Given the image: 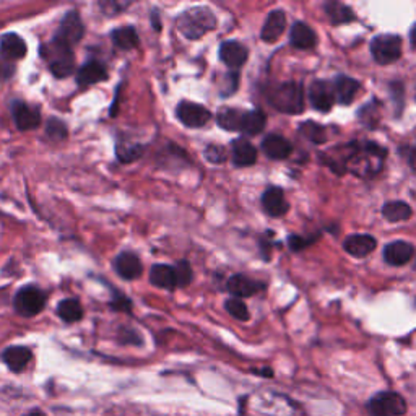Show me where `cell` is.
<instances>
[{"mask_svg": "<svg viewBox=\"0 0 416 416\" xmlns=\"http://www.w3.org/2000/svg\"><path fill=\"white\" fill-rule=\"evenodd\" d=\"M288 243H290V248L293 250H302L312 243V239H304V238H301V236H290Z\"/></svg>", "mask_w": 416, "mask_h": 416, "instance_id": "cell-40", "label": "cell"}, {"mask_svg": "<svg viewBox=\"0 0 416 416\" xmlns=\"http://www.w3.org/2000/svg\"><path fill=\"white\" fill-rule=\"evenodd\" d=\"M111 39L119 49H133L138 46V34L135 29L132 27H124V28H117L111 33Z\"/></svg>", "mask_w": 416, "mask_h": 416, "instance_id": "cell-30", "label": "cell"}, {"mask_svg": "<svg viewBox=\"0 0 416 416\" xmlns=\"http://www.w3.org/2000/svg\"><path fill=\"white\" fill-rule=\"evenodd\" d=\"M410 38H412V48L416 49V25H415L413 29H412V36H410Z\"/></svg>", "mask_w": 416, "mask_h": 416, "instance_id": "cell-42", "label": "cell"}, {"mask_svg": "<svg viewBox=\"0 0 416 416\" xmlns=\"http://www.w3.org/2000/svg\"><path fill=\"white\" fill-rule=\"evenodd\" d=\"M226 311L229 312V316H233L234 319L238 321H249V309L248 306H246V302L243 300H238V297H233V300H228L226 301Z\"/></svg>", "mask_w": 416, "mask_h": 416, "instance_id": "cell-35", "label": "cell"}, {"mask_svg": "<svg viewBox=\"0 0 416 416\" xmlns=\"http://www.w3.org/2000/svg\"><path fill=\"white\" fill-rule=\"evenodd\" d=\"M259 374H262V376H267V377H271V376H274V373H271V369H262V371H260Z\"/></svg>", "mask_w": 416, "mask_h": 416, "instance_id": "cell-43", "label": "cell"}, {"mask_svg": "<svg viewBox=\"0 0 416 416\" xmlns=\"http://www.w3.org/2000/svg\"><path fill=\"white\" fill-rule=\"evenodd\" d=\"M264 288L259 281H254L253 279H249V276L246 275H233L231 279L228 280V291L233 295L234 297H249L255 295L257 291Z\"/></svg>", "mask_w": 416, "mask_h": 416, "instance_id": "cell-20", "label": "cell"}, {"mask_svg": "<svg viewBox=\"0 0 416 416\" xmlns=\"http://www.w3.org/2000/svg\"><path fill=\"white\" fill-rule=\"evenodd\" d=\"M300 132L307 138V140L312 142V143H317V145H321V143H326V140H327L326 128H323L319 124H316V122L307 121V122H304V124H301Z\"/></svg>", "mask_w": 416, "mask_h": 416, "instance_id": "cell-33", "label": "cell"}, {"mask_svg": "<svg viewBox=\"0 0 416 416\" xmlns=\"http://www.w3.org/2000/svg\"><path fill=\"white\" fill-rule=\"evenodd\" d=\"M112 309L116 311H124V312H128L132 309V302L130 300H128L127 296L121 295V293H116L114 295V300H112Z\"/></svg>", "mask_w": 416, "mask_h": 416, "instance_id": "cell-39", "label": "cell"}, {"mask_svg": "<svg viewBox=\"0 0 416 416\" xmlns=\"http://www.w3.org/2000/svg\"><path fill=\"white\" fill-rule=\"evenodd\" d=\"M385 160V150L377 143L368 142L363 147L353 145V152L347 161V169L354 176L369 179L382 169Z\"/></svg>", "mask_w": 416, "mask_h": 416, "instance_id": "cell-1", "label": "cell"}, {"mask_svg": "<svg viewBox=\"0 0 416 416\" xmlns=\"http://www.w3.org/2000/svg\"><path fill=\"white\" fill-rule=\"evenodd\" d=\"M244 111L231 109V107H224L217 114V122L220 127H223L224 130L229 132H241V126H243Z\"/></svg>", "mask_w": 416, "mask_h": 416, "instance_id": "cell-27", "label": "cell"}, {"mask_svg": "<svg viewBox=\"0 0 416 416\" xmlns=\"http://www.w3.org/2000/svg\"><path fill=\"white\" fill-rule=\"evenodd\" d=\"M415 255V248L412 244L403 243V241H395L385 246L384 249V259L387 260V264L394 267H400L408 264Z\"/></svg>", "mask_w": 416, "mask_h": 416, "instance_id": "cell-15", "label": "cell"}, {"mask_svg": "<svg viewBox=\"0 0 416 416\" xmlns=\"http://www.w3.org/2000/svg\"><path fill=\"white\" fill-rule=\"evenodd\" d=\"M114 269L124 280H135L142 275L143 265L137 255L130 253H122L116 257Z\"/></svg>", "mask_w": 416, "mask_h": 416, "instance_id": "cell-16", "label": "cell"}, {"mask_svg": "<svg viewBox=\"0 0 416 416\" xmlns=\"http://www.w3.org/2000/svg\"><path fill=\"white\" fill-rule=\"evenodd\" d=\"M143 153V147L138 143H121L117 145V158L122 163H130L137 158H140Z\"/></svg>", "mask_w": 416, "mask_h": 416, "instance_id": "cell-34", "label": "cell"}, {"mask_svg": "<svg viewBox=\"0 0 416 416\" xmlns=\"http://www.w3.org/2000/svg\"><path fill=\"white\" fill-rule=\"evenodd\" d=\"M25 416H46L43 412H38V410H36V412H32V413H28V415H25Z\"/></svg>", "mask_w": 416, "mask_h": 416, "instance_id": "cell-44", "label": "cell"}, {"mask_svg": "<svg viewBox=\"0 0 416 416\" xmlns=\"http://www.w3.org/2000/svg\"><path fill=\"white\" fill-rule=\"evenodd\" d=\"M369 412L373 416H403L407 402L397 392H379L369 400Z\"/></svg>", "mask_w": 416, "mask_h": 416, "instance_id": "cell-5", "label": "cell"}, {"mask_svg": "<svg viewBox=\"0 0 416 416\" xmlns=\"http://www.w3.org/2000/svg\"><path fill=\"white\" fill-rule=\"evenodd\" d=\"M382 215L387 222L398 223V222H405V220L412 217V208H410V205L405 202H389L384 205Z\"/></svg>", "mask_w": 416, "mask_h": 416, "instance_id": "cell-29", "label": "cell"}, {"mask_svg": "<svg viewBox=\"0 0 416 416\" xmlns=\"http://www.w3.org/2000/svg\"><path fill=\"white\" fill-rule=\"evenodd\" d=\"M286 28V15L283 10H274L269 13V18L262 28L260 38L265 43H276L280 39V36L285 33Z\"/></svg>", "mask_w": 416, "mask_h": 416, "instance_id": "cell-14", "label": "cell"}, {"mask_svg": "<svg viewBox=\"0 0 416 416\" xmlns=\"http://www.w3.org/2000/svg\"><path fill=\"white\" fill-rule=\"evenodd\" d=\"M4 361L10 371L20 373L32 361V351L27 347H10L4 351Z\"/></svg>", "mask_w": 416, "mask_h": 416, "instance_id": "cell-24", "label": "cell"}, {"mask_svg": "<svg viewBox=\"0 0 416 416\" xmlns=\"http://www.w3.org/2000/svg\"><path fill=\"white\" fill-rule=\"evenodd\" d=\"M0 54L8 60L23 59L27 55V43H25L22 36L8 33L0 38Z\"/></svg>", "mask_w": 416, "mask_h": 416, "instance_id": "cell-18", "label": "cell"}, {"mask_svg": "<svg viewBox=\"0 0 416 416\" xmlns=\"http://www.w3.org/2000/svg\"><path fill=\"white\" fill-rule=\"evenodd\" d=\"M205 158H207L210 163H223L226 160V152L224 148L220 145H208L205 148Z\"/></svg>", "mask_w": 416, "mask_h": 416, "instance_id": "cell-38", "label": "cell"}, {"mask_svg": "<svg viewBox=\"0 0 416 416\" xmlns=\"http://www.w3.org/2000/svg\"><path fill=\"white\" fill-rule=\"evenodd\" d=\"M270 105L285 114H300L304 109V93L302 86L297 83H281L269 91Z\"/></svg>", "mask_w": 416, "mask_h": 416, "instance_id": "cell-4", "label": "cell"}, {"mask_svg": "<svg viewBox=\"0 0 416 416\" xmlns=\"http://www.w3.org/2000/svg\"><path fill=\"white\" fill-rule=\"evenodd\" d=\"M249 58L248 49L238 41H226L220 48V59L223 60L224 65L229 69H241Z\"/></svg>", "mask_w": 416, "mask_h": 416, "instance_id": "cell-12", "label": "cell"}, {"mask_svg": "<svg viewBox=\"0 0 416 416\" xmlns=\"http://www.w3.org/2000/svg\"><path fill=\"white\" fill-rule=\"evenodd\" d=\"M12 114H13V121L20 130L27 132V130H33V128L39 127L41 124V114L36 107H29L28 105H25L23 101H15L12 106Z\"/></svg>", "mask_w": 416, "mask_h": 416, "instance_id": "cell-11", "label": "cell"}, {"mask_svg": "<svg viewBox=\"0 0 416 416\" xmlns=\"http://www.w3.org/2000/svg\"><path fill=\"white\" fill-rule=\"evenodd\" d=\"M262 150L271 160H285L293 152L291 143L281 135H269L262 142Z\"/></svg>", "mask_w": 416, "mask_h": 416, "instance_id": "cell-19", "label": "cell"}, {"mask_svg": "<svg viewBox=\"0 0 416 416\" xmlns=\"http://www.w3.org/2000/svg\"><path fill=\"white\" fill-rule=\"evenodd\" d=\"M174 271H176L177 286H187L192 281V269L187 260H179L174 267Z\"/></svg>", "mask_w": 416, "mask_h": 416, "instance_id": "cell-37", "label": "cell"}, {"mask_svg": "<svg viewBox=\"0 0 416 416\" xmlns=\"http://www.w3.org/2000/svg\"><path fill=\"white\" fill-rule=\"evenodd\" d=\"M107 79V72L105 65L98 60H91V62H86L81 65V69L76 74V81H79L80 86H90L95 85L98 81H105Z\"/></svg>", "mask_w": 416, "mask_h": 416, "instance_id": "cell-22", "label": "cell"}, {"mask_svg": "<svg viewBox=\"0 0 416 416\" xmlns=\"http://www.w3.org/2000/svg\"><path fill=\"white\" fill-rule=\"evenodd\" d=\"M408 163H410V166L416 169V150H412V153L408 155Z\"/></svg>", "mask_w": 416, "mask_h": 416, "instance_id": "cell-41", "label": "cell"}, {"mask_svg": "<svg viewBox=\"0 0 416 416\" xmlns=\"http://www.w3.org/2000/svg\"><path fill=\"white\" fill-rule=\"evenodd\" d=\"M359 81H356L351 76L340 75L337 76L335 83H333V90H335V98L340 105H351V101L356 98L359 91Z\"/></svg>", "mask_w": 416, "mask_h": 416, "instance_id": "cell-23", "label": "cell"}, {"mask_svg": "<svg viewBox=\"0 0 416 416\" xmlns=\"http://www.w3.org/2000/svg\"><path fill=\"white\" fill-rule=\"evenodd\" d=\"M83 33H85V27H83V22H81L80 15L76 12H67V15L62 18V22H60L59 32L54 38L64 41L65 44H69L72 48V46L76 44L81 38H83Z\"/></svg>", "mask_w": 416, "mask_h": 416, "instance_id": "cell-9", "label": "cell"}, {"mask_svg": "<svg viewBox=\"0 0 416 416\" xmlns=\"http://www.w3.org/2000/svg\"><path fill=\"white\" fill-rule=\"evenodd\" d=\"M46 133H48L53 140L60 142V140H64L69 132H67V126L62 121L55 119V117H51V119L48 121V126H46Z\"/></svg>", "mask_w": 416, "mask_h": 416, "instance_id": "cell-36", "label": "cell"}, {"mask_svg": "<svg viewBox=\"0 0 416 416\" xmlns=\"http://www.w3.org/2000/svg\"><path fill=\"white\" fill-rule=\"evenodd\" d=\"M233 161L236 166H253L257 161V150L255 147L246 138H238V140L233 142Z\"/></svg>", "mask_w": 416, "mask_h": 416, "instance_id": "cell-21", "label": "cell"}, {"mask_svg": "<svg viewBox=\"0 0 416 416\" xmlns=\"http://www.w3.org/2000/svg\"><path fill=\"white\" fill-rule=\"evenodd\" d=\"M267 124V117L264 112L260 109L255 111H249L244 114L243 119V126H241V132L248 133V135H257L264 130V127Z\"/></svg>", "mask_w": 416, "mask_h": 416, "instance_id": "cell-31", "label": "cell"}, {"mask_svg": "<svg viewBox=\"0 0 416 416\" xmlns=\"http://www.w3.org/2000/svg\"><path fill=\"white\" fill-rule=\"evenodd\" d=\"M376 239L369 234H353L343 243V248H345L347 253L353 257H358V259H363V257L371 254L376 249Z\"/></svg>", "mask_w": 416, "mask_h": 416, "instance_id": "cell-17", "label": "cell"}, {"mask_svg": "<svg viewBox=\"0 0 416 416\" xmlns=\"http://www.w3.org/2000/svg\"><path fill=\"white\" fill-rule=\"evenodd\" d=\"M13 304L20 316L33 317L43 311V307L46 304V296L39 288H36L33 285H28L17 293Z\"/></svg>", "mask_w": 416, "mask_h": 416, "instance_id": "cell-7", "label": "cell"}, {"mask_svg": "<svg viewBox=\"0 0 416 416\" xmlns=\"http://www.w3.org/2000/svg\"><path fill=\"white\" fill-rule=\"evenodd\" d=\"M371 53L377 64H392L402 55V39L395 34L376 36L371 43Z\"/></svg>", "mask_w": 416, "mask_h": 416, "instance_id": "cell-6", "label": "cell"}, {"mask_svg": "<svg viewBox=\"0 0 416 416\" xmlns=\"http://www.w3.org/2000/svg\"><path fill=\"white\" fill-rule=\"evenodd\" d=\"M41 55L49 62V69L58 79H65L74 72L75 58L72 48L64 41L54 38L49 44L41 48Z\"/></svg>", "mask_w": 416, "mask_h": 416, "instance_id": "cell-3", "label": "cell"}, {"mask_svg": "<svg viewBox=\"0 0 416 416\" xmlns=\"http://www.w3.org/2000/svg\"><path fill=\"white\" fill-rule=\"evenodd\" d=\"M290 41L291 44L297 49H311L314 48L317 43L316 33L302 22H296L293 25L291 33H290Z\"/></svg>", "mask_w": 416, "mask_h": 416, "instance_id": "cell-26", "label": "cell"}, {"mask_svg": "<svg viewBox=\"0 0 416 416\" xmlns=\"http://www.w3.org/2000/svg\"><path fill=\"white\" fill-rule=\"evenodd\" d=\"M326 13L328 15L332 23L335 25H342V23H348L354 20V13L350 7L343 5L340 2H328L326 4Z\"/></svg>", "mask_w": 416, "mask_h": 416, "instance_id": "cell-32", "label": "cell"}, {"mask_svg": "<svg viewBox=\"0 0 416 416\" xmlns=\"http://www.w3.org/2000/svg\"><path fill=\"white\" fill-rule=\"evenodd\" d=\"M176 27L187 39H200L217 28V17L207 7H194L179 15Z\"/></svg>", "mask_w": 416, "mask_h": 416, "instance_id": "cell-2", "label": "cell"}, {"mask_svg": "<svg viewBox=\"0 0 416 416\" xmlns=\"http://www.w3.org/2000/svg\"><path fill=\"white\" fill-rule=\"evenodd\" d=\"M176 114L184 126L191 128L203 127L210 119H212V112H210L207 107L191 101L179 102Z\"/></svg>", "mask_w": 416, "mask_h": 416, "instance_id": "cell-8", "label": "cell"}, {"mask_svg": "<svg viewBox=\"0 0 416 416\" xmlns=\"http://www.w3.org/2000/svg\"><path fill=\"white\" fill-rule=\"evenodd\" d=\"M262 207L270 217H283L288 212L290 205L280 187H270L262 195Z\"/></svg>", "mask_w": 416, "mask_h": 416, "instance_id": "cell-13", "label": "cell"}, {"mask_svg": "<svg viewBox=\"0 0 416 416\" xmlns=\"http://www.w3.org/2000/svg\"><path fill=\"white\" fill-rule=\"evenodd\" d=\"M150 281H152V285L158 286V288L174 290L177 286L174 267L163 265V264L153 265L150 270Z\"/></svg>", "mask_w": 416, "mask_h": 416, "instance_id": "cell-25", "label": "cell"}, {"mask_svg": "<svg viewBox=\"0 0 416 416\" xmlns=\"http://www.w3.org/2000/svg\"><path fill=\"white\" fill-rule=\"evenodd\" d=\"M58 316L64 322L74 323L83 319V307L74 297H67L58 306Z\"/></svg>", "mask_w": 416, "mask_h": 416, "instance_id": "cell-28", "label": "cell"}, {"mask_svg": "<svg viewBox=\"0 0 416 416\" xmlns=\"http://www.w3.org/2000/svg\"><path fill=\"white\" fill-rule=\"evenodd\" d=\"M309 98L312 102V107L321 112H327L332 109L333 102H335V90L327 81L317 80L311 85Z\"/></svg>", "mask_w": 416, "mask_h": 416, "instance_id": "cell-10", "label": "cell"}]
</instances>
